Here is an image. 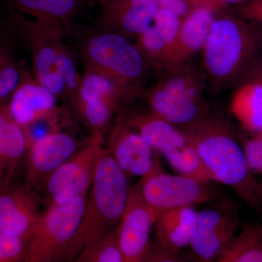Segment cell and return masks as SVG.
<instances>
[{"label":"cell","mask_w":262,"mask_h":262,"mask_svg":"<svg viewBox=\"0 0 262 262\" xmlns=\"http://www.w3.org/2000/svg\"><path fill=\"white\" fill-rule=\"evenodd\" d=\"M213 181L230 187L251 208L262 209V184L253 177L232 129L205 116L183 127Z\"/></svg>","instance_id":"6da1fadb"},{"label":"cell","mask_w":262,"mask_h":262,"mask_svg":"<svg viewBox=\"0 0 262 262\" xmlns=\"http://www.w3.org/2000/svg\"><path fill=\"white\" fill-rule=\"evenodd\" d=\"M127 178L108 149L102 148L96 161L83 217L72 248V261L108 229L118 225L130 193Z\"/></svg>","instance_id":"7a4b0ae2"},{"label":"cell","mask_w":262,"mask_h":262,"mask_svg":"<svg viewBox=\"0 0 262 262\" xmlns=\"http://www.w3.org/2000/svg\"><path fill=\"white\" fill-rule=\"evenodd\" d=\"M203 51L215 82L241 81L262 53V32L242 18L225 15L213 20Z\"/></svg>","instance_id":"3957f363"},{"label":"cell","mask_w":262,"mask_h":262,"mask_svg":"<svg viewBox=\"0 0 262 262\" xmlns=\"http://www.w3.org/2000/svg\"><path fill=\"white\" fill-rule=\"evenodd\" d=\"M86 70L108 77L120 88L126 99L134 95L136 82L146 71V60L136 45L120 33H95L81 45Z\"/></svg>","instance_id":"277c9868"},{"label":"cell","mask_w":262,"mask_h":262,"mask_svg":"<svg viewBox=\"0 0 262 262\" xmlns=\"http://www.w3.org/2000/svg\"><path fill=\"white\" fill-rule=\"evenodd\" d=\"M88 194L64 204L46 208L27 241L24 261H72V251L80 228Z\"/></svg>","instance_id":"5b68a950"},{"label":"cell","mask_w":262,"mask_h":262,"mask_svg":"<svg viewBox=\"0 0 262 262\" xmlns=\"http://www.w3.org/2000/svg\"><path fill=\"white\" fill-rule=\"evenodd\" d=\"M119 120L139 133L179 174L206 183L213 181L187 135L173 124L151 111L127 112Z\"/></svg>","instance_id":"8992f818"},{"label":"cell","mask_w":262,"mask_h":262,"mask_svg":"<svg viewBox=\"0 0 262 262\" xmlns=\"http://www.w3.org/2000/svg\"><path fill=\"white\" fill-rule=\"evenodd\" d=\"M24 37L32 52L34 80L57 98L72 100L82 76L63 43L64 37L53 33H34Z\"/></svg>","instance_id":"52a82bcc"},{"label":"cell","mask_w":262,"mask_h":262,"mask_svg":"<svg viewBox=\"0 0 262 262\" xmlns=\"http://www.w3.org/2000/svg\"><path fill=\"white\" fill-rule=\"evenodd\" d=\"M151 112L174 125L189 126L205 117L201 84L195 75L177 72L150 90Z\"/></svg>","instance_id":"ba28073f"},{"label":"cell","mask_w":262,"mask_h":262,"mask_svg":"<svg viewBox=\"0 0 262 262\" xmlns=\"http://www.w3.org/2000/svg\"><path fill=\"white\" fill-rule=\"evenodd\" d=\"M101 139L93 136L89 144L48 177L42 187L46 195L43 200L45 209L89 194L96 161L102 149Z\"/></svg>","instance_id":"9c48e42d"},{"label":"cell","mask_w":262,"mask_h":262,"mask_svg":"<svg viewBox=\"0 0 262 262\" xmlns=\"http://www.w3.org/2000/svg\"><path fill=\"white\" fill-rule=\"evenodd\" d=\"M124 99H126L125 95L113 80L85 70L71 101L81 120L92 131L93 136L102 138Z\"/></svg>","instance_id":"30bf717a"},{"label":"cell","mask_w":262,"mask_h":262,"mask_svg":"<svg viewBox=\"0 0 262 262\" xmlns=\"http://www.w3.org/2000/svg\"><path fill=\"white\" fill-rule=\"evenodd\" d=\"M136 188L155 212L194 207L213 198L206 182L182 174L172 175L165 170L141 179Z\"/></svg>","instance_id":"8fae6325"},{"label":"cell","mask_w":262,"mask_h":262,"mask_svg":"<svg viewBox=\"0 0 262 262\" xmlns=\"http://www.w3.org/2000/svg\"><path fill=\"white\" fill-rule=\"evenodd\" d=\"M13 21L22 35L53 33L65 37L78 0H8Z\"/></svg>","instance_id":"7c38bea8"},{"label":"cell","mask_w":262,"mask_h":262,"mask_svg":"<svg viewBox=\"0 0 262 262\" xmlns=\"http://www.w3.org/2000/svg\"><path fill=\"white\" fill-rule=\"evenodd\" d=\"M84 146L62 128L33 141L25 158L26 184L35 191L42 188L48 177Z\"/></svg>","instance_id":"4fadbf2b"},{"label":"cell","mask_w":262,"mask_h":262,"mask_svg":"<svg viewBox=\"0 0 262 262\" xmlns=\"http://www.w3.org/2000/svg\"><path fill=\"white\" fill-rule=\"evenodd\" d=\"M108 151L127 177H149L164 171L156 151L145 139L121 120L110 130Z\"/></svg>","instance_id":"5bb4252c"},{"label":"cell","mask_w":262,"mask_h":262,"mask_svg":"<svg viewBox=\"0 0 262 262\" xmlns=\"http://www.w3.org/2000/svg\"><path fill=\"white\" fill-rule=\"evenodd\" d=\"M155 213L136 187L130 188L118 225L117 237L125 262L145 261Z\"/></svg>","instance_id":"9a60e30c"},{"label":"cell","mask_w":262,"mask_h":262,"mask_svg":"<svg viewBox=\"0 0 262 262\" xmlns=\"http://www.w3.org/2000/svg\"><path fill=\"white\" fill-rule=\"evenodd\" d=\"M238 213L233 207L224 206L198 212L191 248L203 261H211L218 257L238 229Z\"/></svg>","instance_id":"2e32d148"},{"label":"cell","mask_w":262,"mask_h":262,"mask_svg":"<svg viewBox=\"0 0 262 262\" xmlns=\"http://www.w3.org/2000/svg\"><path fill=\"white\" fill-rule=\"evenodd\" d=\"M43 201L24 184L0 189V232L28 239L42 215Z\"/></svg>","instance_id":"e0dca14e"},{"label":"cell","mask_w":262,"mask_h":262,"mask_svg":"<svg viewBox=\"0 0 262 262\" xmlns=\"http://www.w3.org/2000/svg\"><path fill=\"white\" fill-rule=\"evenodd\" d=\"M5 107L10 117L26 130L37 122L59 119L61 115L56 96L27 74Z\"/></svg>","instance_id":"ac0fdd59"},{"label":"cell","mask_w":262,"mask_h":262,"mask_svg":"<svg viewBox=\"0 0 262 262\" xmlns=\"http://www.w3.org/2000/svg\"><path fill=\"white\" fill-rule=\"evenodd\" d=\"M104 27L122 35L139 36L152 24L160 6L156 0H101Z\"/></svg>","instance_id":"d6986e66"},{"label":"cell","mask_w":262,"mask_h":262,"mask_svg":"<svg viewBox=\"0 0 262 262\" xmlns=\"http://www.w3.org/2000/svg\"><path fill=\"white\" fill-rule=\"evenodd\" d=\"M214 19L211 8H192L182 22L178 36L164 58V63L174 67L189 55L203 49Z\"/></svg>","instance_id":"ffe728a7"},{"label":"cell","mask_w":262,"mask_h":262,"mask_svg":"<svg viewBox=\"0 0 262 262\" xmlns=\"http://www.w3.org/2000/svg\"><path fill=\"white\" fill-rule=\"evenodd\" d=\"M29 147L27 130L0 106V189L10 186Z\"/></svg>","instance_id":"44dd1931"},{"label":"cell","mask_w":262,"mask_h":262,"mask_svg":"<svg viewBox=\"0 0 262 262\" xmlns=\"http://www.w3.org/2000/svg\"><path fill=\"white\" fill-rule=\"evenodd\" d=\"M157 241L173 249L189 246L195 229L198 212L193 206L155 212Z\"/></svg>","instance_id":"7402d4cb"},{"label":"cell","mask_w":262,"mask_h":262,"mask_svg":"<svg viewBox=\"0 0 262 262\" xmlns=\"http://www.w3.org/2000/svg\"><path fill=\"white\" fill-rule=\"evenodd\" d=\"M219 262H262V225L253 224L226 245L218 257Z\"/></svg>","instance_id":"603a6c76"},{"label":"cell","mask_w":262,"mask_h":262,"mask_svg":"<svg viewBox=\"0 0 262 262\" xmlns=\"http://www.w3.org/2000/svg\"><path fill=\"white\" fill-rule=\"evenodd\" d=\"M232 111L247 130L259 134L262 131V83L241 84L234 95Z\"/></svg>","instance_id":"cb8c5ba5"},{"label":"cell","mask_w":262,"mask_h":262,"mask_svg":"<svg viewBox=\"0 0 262 262\" xmlns=\"http://www.w3.org/2000/svg\"><path fill=\"white\" fill-rule=\"evenodd\" d=\"M117 225L108 229L75 258L79 262H125L117 237Z\"/></svg>","instance_id":"d4e9b609"},{"label":"cell","mask_w":262,"mask_h":262,"mask_svg":"<svg viewBox=\"0 0 262 262\" xmlns=\"http://www.w3.org/2000/svg\"><path fill=\"white\" fill-rule=\"evenodd\" d=\"M24 75L11 55L0 48V106L7 105Z\"/></svg>","instance_id":"484cf974"},{"label":"cell","mask_w":262,"mask_h":262,"mask_svg":"<svg viewBox=\"0 0 262 262\" xmlns=\"http://www.w3.org/2000/svg\"><path fill=\"white\" fill-rule=\"evenodd\" d=\"M27 241L0 232V262L24 261Z\"/></svg>","instance_id":"4316f807"},{"label":"cell","mask_w":262,"mask_h":262,"mask_svg":"<svg viewBox=\"0 0 262 262\" xmlns=\"http://www.w3.org/2000/svg\"><path fill=\"white\" fill-rule=\"evenodd\" d=\"M186 261L181 254L180 250L169 248L160 244L158 241L150 245L149 252L145 261L149 262H179Z\"/></svg>","instance_id":"83f0119b"},{"label":"cell","mask_w":262,"mask_h":262,"mask_svg":"<svg viewBox=\"0 0 262 262\" xmlns=\"http://www.w3.org/2000/svg\"><path fill=\"white\" fill-rule=\"evenodd\" d=\"M244 151L248 165L252 172L262 173V137H255L245 143Z\"/></svg>","instance_id":"f1b7e54d"},{"label":"cell","mask_w":262,"mask_h":262,"mask_svg":"<svg viewBox=\"0 0 262 262\" xmlns=\"http://www.w3.org/2000/svg\"><path fill=\"white\" fill-rule=\"evenodd\" d=\"M239 15L262 32V0H247L239 7Z\"/></svg>","instance_id":"f546056e"},{"label":"cell","mask_w":262,"mask_h":262,"mask_svg":"<svg viewBox=\"0 0 262 262\" xmlns=\"http://www.w3.org/2000/svg\"><path fill=\"white\" fill-rule=\"evenodd\" d=\"M160 8H166L183 18L192 10L187 0H156Z\"/></svg>","instance_id":"4dcf8cb0"},{"label":"cell","mask_w":262,"mask_h":262,"mask_svg":"<svg viewBox=\"0 0 262 262\" xmlns=\"http://www.w3.org/2000/svg\"><path fill=\"white\" fill-rule=\"evenodd\" d=\"M239 82L241 84L248 83V82L262 83V53L255 60Z\"/></svg>","instance_id":"1f68e13d"},{"label":"cell","mask_w":262,"mask_h":262,"mask_svg":"<svg viewBox=\"0 0 262 262\" xmlns=\"http://www.w3.org/2000/svg\"><path fill=\"white\" fill-rule=\"evenodd\" d=\"M191 8H198V7H207V8L214 9L217 7L225 6L221 0H187Z\"/></svg>","instance_id":"d6a6232c"},{"label":"cell","mask_w":262,"mask_h":262,"mask_svg":"<svg viewBox=\"0 0 262 262\" xmlns=\"http://www.w3.org/2000/svg\"><path fill=\"white\" fill-rule=\"evenodd\" d=\"M224 5H239L244 4L247 0H221Z\"/></svg>","instance_id":"836d02e7"},{"label":"cell","mask_w":262,"mask_h":262,"mask_svg":"<svg viewBox=\"0 0 262 262\" xmlns=\"http://www.w3.org/2000/svg\"><path fill=\"white\" fill-rule=\"evenodd\" d=\"M258 134V135L261 136V137H262V131H261V133H259V134Z\"/></svg>","instance_id":"e575fe53"},{"label":"cell","mask_w":262,"mask_h":262,"mask_svg":"<svg viewBox=\"0 0 262 262\" xmlns=\"http://www.w3.org/2000/svg\"><path fill=\"white\" fill-rule=\"evenodd\" d=\"M99 1H101V0H99Z\"/></svg>","instance_id":"d590c367"}]
</instances>
